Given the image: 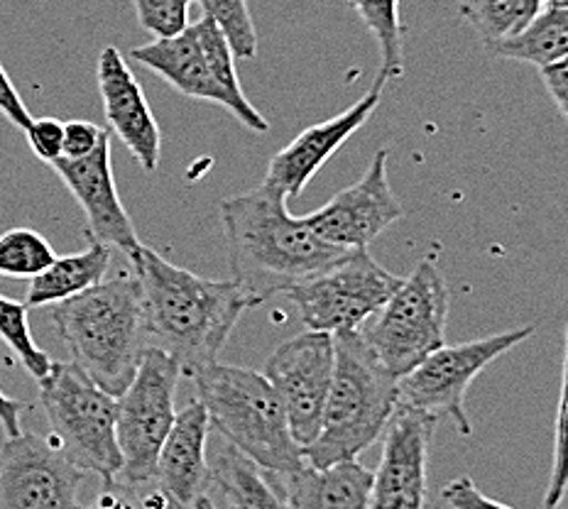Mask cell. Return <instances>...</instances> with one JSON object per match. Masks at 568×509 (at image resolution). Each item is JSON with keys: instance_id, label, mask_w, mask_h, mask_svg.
<instances>
[{"instance_id": "cell-1", "label": "cell", "mask_w": 568, "mask_h": 509, "mask_svg": "<svg viewBox=\"0 0 568 509\" xmlns=\"http://www.w3.org/2000/svg\"><path fill=\"white\" fill-rule=\"evenodd\" d=\"M128 259L140 284L150 348L168 353L189 377L216 363L253 299L233 279L199 277L148 245Z\"/></svg>"}, {"instance_id": "cell-8", "label": "cell", "mask_w": 568, "mask_h": 509, "mask_svg": "<svg viewBox=\"0 0 568 509\" xmlns=\"http://www.w3.org/2000/svg\"><path fill=\"white\" fill-rule=\"evenodd\" d=\"M182 368L168 353L148 348L133 383L118 397L115 441L121 451V472L115 485L123 490L155 480L158 458L176 419V385Z\"/></svg>"}, {"instance_id": "cell-4", "label": "cell", "mask_w": 568, "mask_h": 509, "mask_svg": "<svg viewBox=\"0 0 568 509\" xmlns=\"http://www.w3.org/2000/svg\"><path fill=\"white\" fill-rule=\"evenodd\" d=\"M192 383L211 429L257 468L287 478L306 466L304 448L294 441L287 414L263 373L216 360L194 373Z\"/></svg>"}, {"instance_id": "cell-17", "label": "cell", "mask_w": 568, "mask_h": 509, "mask_svg": "<svg viewBox=\"0 0 568 509\" xmlns=\"http://www.w3.org/2000/svg\"><path fill=\"white\" fill-rule=\"evenodd\" d=\"M387 81L377 77L373 89L365 93L363 99L355 101L351 109L328 118L324 123H316L306 128L304 133L294 138L287 147L280 150L267 164L265 182L277 186L280 192L287 194V198H297L306 189L318 170L336 155L343 142L353 138V133L371 121L377 105L383 101V89Z\"/></svg>"}, {"instance_id": "cell-24", "label": "cell", "mask_w": 568, "mask_h": 509, "mask_svg": "<svg viewBox=\"0 0 568 509\" xmlns=\"http://www.w3.org/2000/svg\"><path fill=\"white\" fill-rule=\"evenodd\" d=\"M541 8V0H460L458 13L488 47L523 32Z\"/></svg>"}, {"instance_id": "cell-14", "label": "cell", "mask_w": 568, "mask_h": 509, "mask_svg": "<svg viewBox=\"0 0 568 509\" xmlns=\"http://www.w3.org/2000/svg\"><path fill=\"white\" fill-rule=\"evenodd\" d=\"M387 160L389 152L385 147L377 150L358 182L304 216L318 238L343 251L368 247L377 235L405 216L399 198L389 186Z\"/></svg>"}, {"instance_id": "cell-23", "label": "cell", "mask_w": 568, "mask_h": 509, "mask_svg": "<svg viewBox=\"0 0 568 509\" xmlns=\"http://www.w3.org/2000/svg\"><path fill=\"white\" fill-rule=\"evenodd\" d=\"M488 52L531 67H549L568 57V8H541L515 38L488 44Z\"/></svg>"}, {"instance_id": "cell-35", "label": "cell", "mask_w": 568, "mask_h": 509, "mask_svg": "<svg viewBox=\"0 0 568 509\" xmlns=\"http://www.w3.org/2000/svg\"><path fill=\"white\" fill-rule=\"evenodd\" d=\"M539 77L544 89H547L551 101L556 103V109H559L564 121L568 123V57L549 67H541Z\"/></svg>"}, {"instance_id": "cell-38", "label": "cell", "mask_w": 568, "mask_h": 509, "mask_svg": "<svg viewBox=\"0 0 568 509\" xmlns=\"http://www.w3.org/2000/svg\"><path fill=\"white\" fill-rule=\"evenodd\" d=\"M142 509H192V507L174 505V502H170L168 497H164L160 490H155V492L145 497V502H142Z\"/></svg>"}, {"instance_id": "cell-12", "label": "cell", "mask_w": 568, "mask_h": 509, "mask_svg": "<svg viewBox=\"0 0 568 509\" xmlns=\"http://www.w3.org/2000/svg\"><path fill=\"white\" fill-rule=\"evenodd\" d=\"M87 472L50 436H6L0 444V509H84Z\"/></svg>"}, {"instance_id": "cell-25", "label": "cell", "mask_w": 568, "mask_h": 509, "mask_svg": "<svg viewBox=\"0 0 568 509\" xmlns=\"http://www.w3.org/2000/svg\"><path fill=\"white\" fill-rule=\"evenodd\" d=\"M358 13L381 50V77L385 81L405 77V44H402L399 0H346Z\"/></svg>"}, {"instance_id": "cell-36", "label": "cell", "mask_w": 568, "mask_h": 509, "mask_svg": "<svg viewBox=\"0 0 568 509\" xmlns=\"http://www.w3.org/2000/svg\"><path fill=\"white\" fill-rule=\"evenodd\" d=\"M22 411H26V405L13 397H6L3 389H0V429L6 431V436H18L22 431Z\"/></svg>"}, {"instance_id": "cell-21", "label": "cell", "mask_w": 568, "mask_h": 509, "mask_svg": "<svg viewBox=\"0 0 568 509\" xmlns=\"http://www.w3.org/2000/svg\"><path fill=\"white\" fill-rule=\"evenodd\" d=\"M111 267V247L101 243H91L87 251L54 257L50 267H44L40 275L30 279L26 294L28 309H40V306H54L67 302L77 294L97 287L103 282L105 272Z\"/></svg>"}, {"instance_id": "cell-28", "label": "cell", "mask_w": 568, "mask_h": 509, "mask_svg": "<svg viewBox=\"0 0 568 509\" xmlns=\"http://www.w3.org/2000/svg\"><path fill=\"white\" fill-rule=\"evenodd\" d=\"M196 3L204 10V18L229 40L235 59L257 57V32L247 0H196Z\"/></svg>"}, {"instance_id": "cell-7", "label": "cell", "mask_w": 568, "mask_h": 509, "mask_svg": "<svg viewBox=\"0 0 568 509\" xmlns=\"http://www.w3.org/2000/svg\"><path fill=\"white\" fill-rule=\"evenodd\" d=\"M448 292L432 257L422 259L407 279H402L377 314L358 334L383 368L397 380L446 343Z\"/></svg>"}, {"instance_id": "cell-39", "label": "cell", "mask_w": 568, "mask_h": 509, "mask_svg": "<svg viewBox=\"0 0 568 509\" xmlns=\"http://www.w3.org/2000/svg\"><path fill=\"white\" fill-rule=\"evenodd\" d=\"M192 509H216V505H213V500L209 495H201L199 500L192 505Z\"/></svg>"}, {"instance_id": "cell-2", "label": "cell", "mask_w": 568, "mask_h": 509, "mask_svg": "<svg viewBox=\"0 0 568 509\" xmlns=\"http://www.w3.org/2000/svg\"><path fill=\"white\" fill-rule=\"evenodd\" d=\"M233 282L255 306L310 279L348 251L318 238L306 218L292 216L287 194L267 182L221 201Z\"/></svg>"}, {"instance_id": "cell-6", "label": "cell", "mask_w": 568, "mask_h": 509, "mask_svg": "<svg viewBox=\"0 0 568 509\" xmlns=\"http://www.w3.org/2000/svg\"><path fill=\"white\" fill-rule=\"evenodd\" d=\"M40 387V407L50 424V439L71 464L99 476L111 488L121 472L115 441L118 399L93 383L77 363H52Z\"/></svg>"}, {"instance_id": "cell-5", "label": "cell", "mask_w": 568, "mask_h": 509, "mask_svg": "<svg viewBox=\"0 0 568 509\" xmlns=\"http://www.w3.org/2000/svg\"><path fill=\"white\" fill-rule=\"evenodd\" d=\"M336 368L318 436L304 448L306 466L355 460L385 434L399 405L397 377L365 346L358 330L334 336Z\"/></svg>"}, {"instance_id": "cell-10", "label": "cell", "mask_w": 568, "mask_h": 509, "mask_svg": "<svg viewBox=\"0 0 568 509\" xmlns=\"http://www.w3.org/2000/svg\"><path fill=\"white\" fill-rule=\"evenodd\" d=\"M535 326H519L505 334H495L488 338H478L458 346H444L412 368L407 375L399 377V405L429 411L434 417L446 414L456 424L460 436L473 434V424L466 411V395L470 383L505 353L525 343Z\"/></svg>"}, {"instance_id": "cell-15", "label": "cell", "mask_w": 568, "mask_h": 509, "mask_svg": "<svg viewBox=\"0 0 568 509\" xmlns=\"http://www.w3.org/2000/svg\"><path fill=\"white\" fill-rule=\"evenodd\" d=\"M52 167L84 211L89 241L118 247L128 257L133 255L142 243L115 189L111 133L103 135L91 155L81 160L59 157Z\"/></svg>"}, {"instance_id": "cell-37", "label": "cell", "mask_w": 568, "mask_h": 509, "mask_svg": "<svg viewBox=\"0 0 568 509\" xmlns=\"http://www.w3.org/2000/svg\"><path fill=\"white\" fill-rule=\"evenodd\" d=\"M89 509H135V507L128 500H123V497L115 492V485H111V488H105V492Z\"/></svg>"}, {"instance_id": "cell-18", "label": "cell", "mask_w": 568, "mask_h": 509, "mask_svg": "<svg viewBox=\"0 0 568 509\" xmlns=\"http://www.w3.org/2000/svg\"><path fill=\"white\" fill-rule=\"evenodd\" d=\"M97 81L111 133L130 150L142 170L150 174L158 172L162 150L158 118L118 47H103L97 64Z\"/></svg>"}, {"instance_id": "cell-29", "label": "cell", "mask_w": 568, "mask_h": 509, "mask_svg": "<svg viewBox=\"0 0 568 509\" xmlns=\"http://www.w3.org/2000/svg\"><path fill=\"white\" fill-rule=\"evenodd\" d=\"M568 492V324L564 334V363H561V395L556 407L554 424V460L547 492H544V507L556 509Z\"/></svg>"}, {"instance_id": "cell-33", "label": "cell", "mask_w": 568, "mask_h": 509, "mask_svg": "<svg viewBox=\"0 0 568 509\" xmlns=\"http://www.w3.org/2000/svg\"><path fill=\"white\" fill-rule=\"evenodd\" d=\"M109 130L89 123V121H69L64 123V147H62V157L67 160H81L91 155L93 150L99 147V142Z\"/></svg>"}, {"instance_id": "cell-9", "label": "cell", "mask_w": 568, "mask_h": 509, "mask_svg": "<svg viewBox=\"0 0 568 509\" xmlns=\"http://www.w3.org/2000/svg\"><path fill=\"white\" fill-rule=\"evenodd\" d=\"M399 284L402 277L377 263L368 247H355L310 279L294 284L284 297L297 309L306 330L336 336L358 330Z\"/></svg>"}, {"instance_id": "cell-34", "label": "cell", "mask_w": 568, "mask_h": 509, "mask_svg": "<svg viewBox=\"0 0 568 509\" xmlns=\"http://www.w3.org/2000/svg\"><path fill=\"white\" fill-rule=\"evenodd\" d=\"M0 115H3L8 123H13L18 130H22V133H26L28 125L32 123L28 105L20 99V93L13 86V81H10L3 64H0Z\"/></svg>"}, {"instance_id": "cell-26", "label": "cell", "mask_w": 568, "mask_h": 509, "mask_svg": "<svg viewBox=\"0 0 568 509\" xmlns=\"http://www.w3.org/2000/svg\"><path fill=\"white\" fill-rule=\"evenodd\" d=\"M57 253L44 235L30 228H10L0 235V275L32 279L52 265Z\"/></svg>"}, {"instance_id": "cell-22", "label": "cell", "mask_w": 568, "mask_h": 509, "mask_svg": "<svg viewBox=\"0 0 568 509\" xmlns=\"http://www.w3.org/2000/svg\"><path fill=\"white\" fill-rule=\"evenodd\" d=\"M211 485H219L231 509H290L275 476L223 444L211 466Z\"/></svg>"}, {"instance_id": "cell-40", "label": "cell", "mask_w": 568, "mask_h": 509, "mask_svg": "<svg viewBox=\"0 0 568 509\" xmlns=\"http://www.w3.org/2000/svg\"><path fill=\"white\" fill-rule=\"evenodd\" d=\"M541 3L549 8H568V0H541Z\"/></svg>"}, {"instance_id": "cell-20", "label": "cell", "mask_w": 568, "mask_h": 509, "mask_svg": "<svg viewBox=\"0 0 568 509\" xmlns=\"http://www.w3.org/2000/svg\"><path fill=\"white\" fill-rule=\"evenodd\" d=\"M277 482L290 509H371L373 470L358 458L326 468L304 466Z\"/></svg>"}, {"instance_id": "cell-32", "label": "cell", "mask_w": 568, "mask_h": 509, "mask_svg": "<svg viewBox=\"0 0 568 509\" xmlns=\"http://www.w3.org/2000/svg\"><path fill=\"white\" fill-rule=\"evenodd\" d=\"M442 500L452 509H513L493 500L488 495H483V490H478V485L468 476L446 482L442 490Z\"/></svg>"}, {"instance_id": "cell-19", "label": "cell", "mask_w": 568, "mask_h": 509, "mask_svg": "<svg viewBox=\"0 0 568 509\" xmlns=\"http://www.w3.org/2000/svg\"><path fill=\"white\" fill-rule=\"evenodd\" d=\"M209 434V411L199 399H192L182 411H176L155 468L158 490L170 502L192 507L201 495H206L211 485V466L206 458Z\"/></svg>"}, {"instance_id": "cell-11", "label": "cell", "mask_w": 568, "mask_h": 509, "mask_svg": "<svg viewBox=\"0 0 568 509\" xmlns=\"http://www.w3.org/2000/svg\"><path fill=\"white\" fill-rule=\"evenodd\" d=\"M334 336L324 330H306L290 338L265 360L263 375L277 393L294 441L302 448L318 436L328 389L334 383Z\"/></svg>"}, {"instance_id": "cell-16", "label": "cell", "mask_w": 568, "mask_h": 509, "mask_svg": "<svg viewBox=\"0 0 568 509\" xmlns=\"http://www.w3.org/2000/svg\"><path fill=\"white\" fill-rule=\"evenodd\" d=\"M130 59H135L140 67L150 69L152 74L168 81L182 96L223 105L247 130H255V133H267L270 130L267 118L253 103H239L213 79L209 59L204 54V47L199 42L194 26H189L184 32L174 34V38H162L150 44L135 47V50H130Z\"/></svg>"}, {"instance_id": "cell-27", "label": "cell", "mask_w": 568, "mask_h": 509, "mask_svg": "<svg viewBox=\"0 0 568 509\" xmlns=\"http://www.w3.org/2000/svg\"><path fill=\"white\" fill-rule=\"evenodd\" d=\"M0 340L16 353L22 368H26L34 380H42V377L50 373L54 360L32 340L26 304L0 297Z\"/></svg>"}, {"instance_id": "cell-13", "label": "cell", "mask_w": 568, "mask_h": 509, "mask_svg": "<svg viewBox=\"0 0 568 509\" xmlns=\"http://www.w3.org/2000/svg\"><path fill=\"white\" fill-rule=\"evenodd\" d=\"M434 414L397 405L385 429L383 458L373 470L371 509H426Z\"/></svg>"}, {"instance_id": "cell-3", "label": "cell", "mask_w": 568, "mask_h": 509, "mask_svg": "<svg viewBox=\"0 0 568 509\" xmlns=\"http://www.w3.org/2000/svg\"><path fill=\"white\" fill-rule=\"evenodd\" d=\"M50 316L71 363L105 393L121 397L150 348L145 306L133 272L54 304Z\"/></svg>"}, {"instance_id": "cell-31", "label": "cell", "mask_w": 568, "mask_h": 509, "mask_svg": "<svg viewBox=\"0 0 568 509\" xmlns=\"http://www.w3.org/2000/svg\"><path fill=\"white\" fill-rule=\"evenodd\" d=\"M30 147L34 157L47 164H54L62 157L64 147V123H59L57 118H32V123L26 130Z\"/></svg>"}, {"instance_id": "cell-30", "label": "cell", "mask_w": 568, "mask_h": 509, "mask_svg": "<svg viewBox=\"0 0 568 509\" xmlns=\"http://www.w3.org/2000/svg\"><path fill=\"white\" fill-rule=\"evenodd\" d=\"M194 0H133L138 22L152 38H174L189 28V8Z\"/></svg>"}]
</instances>
